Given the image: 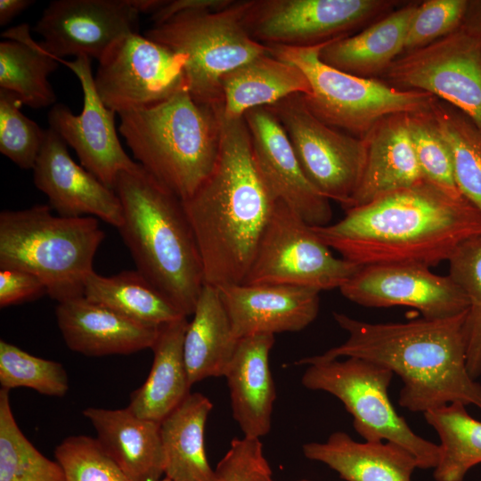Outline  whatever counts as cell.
<instances>
[{
  "label": "cell",
  "mask_w": 481,
  "mask_h": 481,
  "mask_svg": "<svg viewBox=\"0 0 481 481\" xmlns=\"http://www.w3.org/2000/svg\"><path fill=\"white\" fill-rule=\"evenodd\" d=\"M312 228L330 249L361 266L430 267L481 236V213L466 199H453L424 180L348 208L335 224Z\"/></svg>",
  "instance_id": "obj_1"
},
{
  "label": "cell",
  "mask_w": 481,
  "mask_h": 481,
  "mask_svg": "<svg viewBox=\"0 0 481 481\" xmlns=\"http://www.w3.org/2000/svg\"><path fill=\"white\" fill-rule=\"evenodd\" d=\"M220 148L197 190L182 200L199 248L205 284L243 282L276 200L255 163L244 117L230 118L216 105Z\"/></svg>",
  "instance_id": "obj_2"
},
{
  "label": "cell",
  "mask_w": 481,
  "mask_h": 481,
  "mask_svg": "<svg viewBox=\"0 0 481 481\" xmlns=\"http://www.w3.org/2000/svg\"><path fill=\"white\" fill-rule=\"evenodd\" d=\"M467 312L387 323L334 312V320L348 334L346 340L311 357H358L386 366L403 381L399 404L412 412L424 414L455 403L481 411V384L467 367Z\"/></svg>",
  "instance_id": "obj_3"
},
{
  "label": "cell",
  "mask_w": 481,
  "mask_h": 481,
  "mask_svg": "<svg viewBox=\"0 0 481 481\" xmlns=\"http://www.w3.org/2000/svg\"><path fill=\"white\" fill-rule=\"evenodd\" d=\"M113 190L122 207L118 230L136 270L183 315H192L205 281L182 200L142 167L120 172Z\"/></svg>",
  "instance_id": "obj_4"
},
{
  "label": "cell",
  "mask_w": 481,
  "mask_h": 481,
  "mask_svg": "<svg viewBox=\"0 0 481 481\" xmlns=\"http://www.w3.org/2000/svg\"><path fill=\"white\" fill-rule=\"evenodd\" d=\"M216 105L196 102L183 88L162 102L118 114V131L137 163L182 200L192 195L216 161Z\"/></svg>",
  "instance_id": "obj_5"
},
{
  "label": "cell",
  "mask_w": 481,
  "mask_h": 481,
  "mask_svg": "<svg viewBox=\"0 0 481 481\" xmlns=\"http://www.w3.org/2000/svg\"><path fill=\"white\" fill-rule=\"evenodd\" d=\"M105 238L93 216H54L49 205L0 213V268L39 278L58 303L83 297Z\"/></svg>",
  "instance_id": "obj_6"
},
{
  "label": "cell",
  "mask_w": 481,
  "mask_h": 481,
  "mask_svg": "<svg viewBox=\"0 0 481 481\" xmlns=\"http://www.w3.org/2000/svg\"><path fill=\"white\" fill-rule=\"evenodd\" d=\"M248 1L233 0L216 10H187L144 32L146 37L185 56L187 89L200 103H223L222 77L270 52L243 25Z\"/></svg>",
  "instance_id": "obj_7"
},
{
  "label": "cell",
  "mask_w": 481,
  "mask_h": 481,
  "mask_svg": "<svg viewBox=\"0 0 481 481\" xmlns=\"http://www.w3.org/2000/svg\"><path fill=\"white\" fill-rule=\"evenodd\" d=\"M324 44L269 49L272 55L305 74L311 88L309 94H303L305 102L327 125L363 139L387 116L431 110L436 97L429 93L397 89L379 78L354 76L325 64L319 57Z\"/></svg>",
  "instance_id": "obj_8"
},
{
  "label": "cell",
  "mask_w": 481,
  "mask_h": 481,
  "mask_svg": "<svg viewBox=\"0 0 481 481\" xmlns=\"http://www.w3.org/2000/svg\"><path fill=\"white\" fill-rule=\"evenodd\" d=\"M306 365L302 385L336 396L353 417L357 434L367 442H392L408 450L421 469H435L439 444L427 440L407 424L388 396L394 373L374 362L346 357L321 361L307 356L296 362Z\"/></svg>",
  "instance_id": "obj_9"
},
{
  "label": "cell",
  "mask_w": 481,
  "mask_h": 481,
  "mask_svg": "<svg viewBox=\"0 0 481 481\" xmlns=\"http://www.w3.org/2000/svg\"><path fill=\"white\" fill-rule=\"evenodd\" d=\"M360 267L335 257L310 224L277 200L243 283L322 291L339 289Z\"/></svg>",
  "instance_id": "obj_10"
},
{
  "label": "cell",
  "mask_w": 481,
  "mask_h": 481,
  "mask_svg": "<svg viewBox=\"0 0 481 481\" xmlns=\"http://www.w3.org/2000/svg\"><path fill=\"white\" fill-rule=\"evenodd\" d=\"M401 90L431 94L465 113L481 131V33L465 24L400 55L380 77Z\"/></svg>",
  "instance_id": "obj_11"
},
{
  "label": "cell",
  "mask_w": 481,
  "mask_h": 481,
  "mask_svg": "<svg viewBox=\"0 0 481 481\" xmlns=\"http://www.w3.org/2000/svg\"><path fill=\"white\" fill-rule=\"evenodd\" d=\"M393 0H249L242 22L270 46L307 47L351 35L399 4Z\"/></svg>",
  "instance_id": "obj_12"
},
{
  "label": "cell",
  "mask_w": 481,
  "mask_h": 481,
  "mask_svg": "<svg viewBox=\"0 0 481 481\" xmlns=\"http://www.w3.org/2000/svg\"><path fill=\"white\" fill-rule=\"evenodd\" d=\"M266 108L284 129L308 180L323 196L346 209L363 173L364 139L319 119L300 94Z\"/></svg>",
  "instance_id": "obj_13"
},
{
  "label": "cell",
  "mask_w": 481,
  "mask_h": 481,
  "mask_svg": "<svg viewBox=\"0 0 481 481\" xmlns=\"http://www.w3.org/2000/svg\"><path fill=\"white\" fill-rule=\"evenodd\" d=\"M186 58L132 33L99 61L95 89L106 107L119 114L162 102L187 88Z\"/></svg>",
  "instance_id": "obj_14"
},
{
  "label": "cell",
  "mask_w": 481,
  "mask_h": 481,
  "mask_svg": "<svg viewBox=\"0 0 481 481\" xmlns=\"http://www.w3.org/2000/svg\"><path fill=\"white\" fill-rule=\"evenodd\" d=\"M55 59L77 77L83 92V109L78 115L62 103L48 112L49 128L77 153L81 166L106 186L113 189L118 175L141 166L124 151L115 126L116 112L102 102L94 81L91 58L80 56L71 61Z\"/></svg>",
  "instance_id": "obj_15"
},
{
  "label": "cell",
  "mask_w": 481,
  "mask_h": 481,
  "mask_svg": "<svg viewBox=\"0 0 481 481\" xmlns=\"http://www.w3.org/2000/svg\"><path fill=\"white\" fill-rule=\"evenodd\" d=\"M140 12L129 0H54L35 26L53 56L101 61L126 36L137 33Z\"/></svg>",
  "instance_id": "obj_16"
},
{
  "label": "cell",
  "mask_w": 481,
  "mask_h": 481,
  "mask_svg": "<svg viewBox=\"0 0 481 481\" xmlns=\"http://www.w3.org/2000/svg\"><path fill=\"white\" fill-rule=\"evenodd\" d=\"M339 290L363 306H409L429 319L451 317L469 308L465 292L449 274H436L420 265H363Z\"/></svg>",
  "instance_id": "obj_17"
},
{
  "label": "cell",
  "mask_w": 481,
  "mask_h": 481,
  "mask_svg": "<svg viewBox=\"0 0 481 481\" xmlns=\"http://www.w3.org/2000/svg\"><path fill=\"white\" fill-rule=\"evenodd\" d=\"M257 167L274 199L295 211L308 224H329L330 200L308 180L276 117L266 108L244 114Z\"/></svg>",
  "instance_id": "obj_18"
},
{
  "label": "cell",
  "mask_w": 481,
  "mask_h": 481,
  "mask_svg": "<svg viewBox=\"0 0 481 481\" xmlns=\"http://www.w3.org/2000/svg\"><path fill=\"white\" fill-rule=\"evenodd\" d=\"M66 143L51 128L33 167L36 187L49 206L65 217L93 216L117 228L122 223V207L115 191L77 164Z\"/></svg>",
  "instance_id": "obj_19"
},
{
  "label": "cell",
  "mask_w": 481,
  "mask_h": 481,
  "mask_svg": "<svg viewBox=\"0 0 481 481\" xmlns=\"http://www.w3.org/2000/svg\"><path fill=\"white\" fill-rule=\"evenodd\" d=\"M216 288L238 339L299 331L320 309L321 291L311 288L243 282Z\"/></svg>",
  "instance_id": "obj_20"
},
{
  "label": "cell",
  "mask_w": 481,
  "mask_h": 481,
  "mask_svg": "<svg viewBox=\"0 0 481 481\" xmlns=\"http://www.w3.org/2000/svg\"><path fill=\"white\" fill-rule=\"evenodd\" d=\"M55 315L67 346L86 356L129 355L151 348L159 329L84 296L58 303Z\"/></svg>",
  "instance_id": "obj_21"
},
{
  "label": "cell",
  "mask_w": 481,
  "mask_h": 481,
  "mask_svg": "<svg viewBox=\"0 0 481 481\" xmlns=\"http://www.w3.org/2000/svg\"><path fill=\"white\" fill-rule=\"evenodd\" d=\"M363 139L365 162L346 209L424 181L409 131L408 114L383 118Z\"/></svg>",
  "instance_id": "obj_22"
},
{
  "label": "cell",
  "mask_w": 481,
  "mask_h": 481,
  "mask_svg": "<svg viewBox=\"0 0 481 481\" xmlns=\"http://www.w3.org/2000/svg\"><path fill=\"white\" fill-rule=\"evenodd\" d=\"M274 336L253 335L239 339L224 378L232 417L243 436L260 439L271 429L276 389L269 356Z\"/></svg>",
  "instance_id": "obj_23"
},
{
  "label": "cell",
  "mask_w": 481,
  "mask_h": 481,
  "mask_svg": "<svg viewBox=\"0 0 481 481\" xmlns=\"http://www.w3.org/2000/svg\"><path fill=\"white\" fill-rule=\"evenodd\" d=\"M83 415L102 447L131 481H156L164 475L159 422L140 418L127 407H88Z\"/></svg>",
  "instance_id": "obj_24"
},
{
  "label": "cell",
  "mask_w": 481,
  "mask_h": 481,
  "mask_svg": "<svg viewBox=\"0 0 481 481\" xmlns=\"http://www.w3.org/2000/svg\"><path fill=\"white\" fill-rule=\"evenodd\" d=\"M419 4H405L360 33L324 44L319 53L321 61L354 76L380 77L403 53L407 30Z\"/></svg>",
  "instance_id": "obj_25"
},
{
  "label": "cell",
  "mask_w": 481,
  "mask_h": 481,
  "mask_svg": "<svg viewBox=\"0 0 481 481\" xmlns=\"http://www.w3.org/2000/svg\"><path fill=\"white\" fill-rule=\"evenodd\" d=\"M306 458L325 464L346 481H412L415 457L392 442H357L337 431L302 446Z\"/></svg>",
  "instance_id": "obj_26"
},
{
  "label": "cell",
  "mask_w": 481,
  "mask_h": 481,
  "mask_svg": "<svg viewBox=\"0 0 481 481\" xmlns=\"http://www.w3.org/2000/svg\"><path fill=\"white\" fill-rule=\"evenodd\" d=\"M187 316L159 326L151 349L153 361L144 383L131 394L127 408L136 416L161 422L192 392L183 357Z\"/></svg>",
  "instance_id": "obj_27"
},
{
  "label": "cell",
  "mask_w": 481,
  "mask_h": 481,
  "mask_svg": "<svg viewBox=\"0 0 481 481\" xmlns=\"http://www.w3.org/2000/svg\"><path fill=\"white\" fill-rule=\"evenodd\" d=\"M223 110L230 118L243 117L293 94H309V82L299 68L269 53L224 74L220 81Z\"/></svg>",
  "instance_id": "obj_28"
},
{
  "label": "cell",
  "mask_w": 481,
  "mask_h": 481,
  "mask_svg": "<svg viewBox=\"0 0 481 481\" xmlns=\"http://www.w3.org/2000/svg\"><path fill=\"white\" fill-rule=\"evenodd\" d=\"M213 409L203 394L191 393L160 423L164 476L172 481H216L208 461L205 428Z\"/></svg>",
  "instance_id": "obj_29"
},
{
  "label": "cell",
  "mask_w": 481,
  "mask_h": 481,
  "mask_svg": "<svg viewBox=\"0 0 481 481\" xmlns=\"http://www.w3.org/2000/svg\"><path fill=\"white\" fill-rule=\"evenodd\" d=\"M183 339V357L191 385L224 377L239 339L216 287L205 284Z\"/></svg>",
  "instance_id": "obj_30"
},
{
  "label": "cell",
  "mask_w": 481,
  "mask_h": 481,
  "mask_svg": "<svg viewBox=\"0 0 481 481\" xmlns=\"http://www.w3.org/2000/svg\"><path fill=\"white\" fill-rule=\"evenodd\" d=\"M0 43V89L16 94L34 109L54 105L56 95L49 76L59 61L35 42L28 24L4 31Z\"/></svg>",
  "instance_id": "obj_31"
},
{
  "label": "cell",
  "mask_w": 481,
  "mask_h": 481,
  "mask_svg": "<svg viewBox=\"0 0 481 481\" xmlns=\"http://www.w3.org/2000/svg\"><path fill=\"white\" fill-rule=\"evenodd\" d=\"M84 297L151 326L185 316L137 270L122 271L110 276L94 271L86 280Z\"/></svg>",
  "instance_id": "obj_32"
},
{
  "label": "cell",
  "mask_w": 481,
  "mask_h": 481,
  "mask_svg": "<svg viewBox=\"0 0 481 481\" xmlns=\"http://www.w3.org/2000/svg\"><path fill=\"white\" fill-rule=\"evenodd\" d=\"M424 418L440 440L439 460L434 469L436 481H463L481 463V421L455 403L425 412Z\"/></svg>",
  "instance_id": "obj_33"
},
{
  "label": "cell",
  "mask_w": 481,
  "mask_h": 481,
  "mask_svg": "<svg viewBox=\"0 0 481 481\" xmlns=\"http://www.w3.org/2000/svg\"><path fill=\"white\" fill-rule=\"evenodd\" d=\"M431 111L451 149L457 186L481 213V131L465 113L437 98Z\"/></svg>",
  "instance_id": "obj_34"
},
{
  "label": "cell",
  "mask_w": 481,
  "mask_h": 481,
  "mask_svg": "<svg viewBox=\"0 0 481 481\" xmlns=\"http://www.w3.org/2000/svg\"><path fill=\"white\" fill-rule=\"evenodd\" d=\"M0 481H64L57 461L43 455L24 436L12 413L9 390H0Z\"/></svg>",
  "instance_id": "obj_35"
},
{
  "label": "cell",
  "mask_w": 481,
  "mask_h": 481,
  "mask_svg": "<svg viewBox=\"0 0 481 481\" xmlns=\"http://www.w3.org/2000/svg\"><path fill=\"white\" fill-rule=\"evenodd\" d=\"M448 262L449 275L469 300L465 322L467 367L476 379L481 375V236L461 244Z\"/></svg>",
  "instance_id": "obj_36"
},
{
  "label": "cell",
  "mask_w": 481,
  "mask_h": 481,
  "mask_svg": "<svg viewBox=\"0 0 481 481\" xmlns=\"http://www.w3.org/2000/svg\"><path fill=\"white\" fill-rule=\"evenodd\" d=\"M408 126L424 180L453 199H465L455 181L451 149L431 110L408 114Z\"/></svg>",
  "instance_id": "obj_37"
},
{
  "label": "cell",
  "mask_w": 481,
  "mask_h": 481,
  "mask_svg": "<svg viewBox=\"0 0 481 481\" xmlns=\"http://www.w3.org/2000/svg\"><path fill=\"white\" fill-rule=\"evenodd\" d=\"M0 384L2 388L29 387L37 392L62 397L69 391L63 365L27 353L4 340L0 341Z\"/></svg>",
  "instance_id": "obj_38"
},
{
  "label": "cell",
  "mask_w": 481,
  "mask_h": 481,
  "mask_svg": "<svg viewBox=\"0 0 481 481\" xmlns=\"http://www.w3.org/2000/svg\"><path fill=\"white\" fill-rule=\"evenodd\" d=\"M20 98L0 89V152L21 169H33L46 130L25 116Z\"/></svg>",
  "instance_id": "obj_39"
},
{
  "label": "cell",
  "mask_w": 481,
  "mask_h": 481,
  "mask_svg": "<svg viewBox=\"0 0 481 481\" xmlns=\"http://www.w3.org/2000/svg\"><path fill=\"white\" fill-rule=\"evenodd\" d=\"M64 481H131L96 438L70 436L54 451Z\"/></svg>",
  "instance_id": "obj_40"
},
{
  "label": "cell",
  "mask_w": 481,
  "mask_h": 481,
  "mask_svg": "<svg viewBox=\"0 0 481 481\" xmlns=\"http://www.w3.org/2000/svg\"><path fill=\"white\" fill-rule=\"evenodd\" d=\"M468 2L469 0L420 2L410 22L402 54L421 49L459 29L463 23Z\"/></svg>",
  "instance_id": "obj_41"
},
{
  "label": "cell",
  "mask_w": 481,
  "mask_h": 481,
  "mask_svg": "<svg viewBox=\"0 0 481 481\" xmlns=\"http://www.w3.org/2000/svg\"><path fill=\"white\" fill-rule=\"evenodd\" d=\"M216 481H273L260 439L233 438L218 461Z\"/></svg>",
  "instance_id": "obj_42"
},
{
  "label": "cell",
  "mask_w": 481,
  "mask_h": 481,
  "mask_svg": "<svg viewBox=\"0 0 481 481\" xmlns=\"http://www.w3.org/2000/svg\"><path fill=\"white\" fill-rule=\"evenodd\" d=\"M46 294L43 281L36 275L19 269L0 268V306L29 301Z\"/></svg>",
  "instance_id": "obj_43"
},
{
  "label": "cell",
  "mask_w": 481,
  "mask_h": 481,
  "mask_svg": "<svg viewBox=\"0 0 481 481\" xmlns=\"http://www.w3.org/2000/svg\"><path fill=\"white\" fill-rule=\"evenodd\" d=\"M233 0H165L162 6L151 14L154 24H160L173 16L192 9L216 10L231 4Z\"/></svg>",
  "instance_id": "obj_44"
},
{
  "label": "cell",
  "mask_w": 481,
  "mask_h": 481,
  "mask_svg": "<svg viewBox=\"0 0 481 481\" xmlns=\"http://www.w3.org/2000/svg\"><path fill=\"white\" fill-rule=\"evenodd\" d=\"M33 4L32 0H0V25H6Z\"/></svg>",
  "instance_id": "obj_45"
},
{
  "label": "cell",
  "mask_w": 481,
  "mask_h": 481,
  "mask_svg": "<svg viewBox=\"0 0 481 481\" xmlns=\"http://www.w3.org/2000/svg\"><path fill=\"white\" fill-rule=\"evenodd\" d=\"M463 23L481 33V0H469Z\"/></svg>",
  "instance_id": "obj_46"
},
{
  "label": "cell",
  "mask_w": 481,
  "mask_h": 481,
  "mask_svg": "<svg viewBox=\"0 0 481 481\" xmlns=\"http://www.w3.org/2000/svg\"><path fill=\"white\" fill-rule=\"evenodd\" d=\"M129 2L140 13L152 14L162 6L165 0H129Z\"/></svg>",
  "instance_id": "obj_47"
},
{
  "label": "cell",
  "mask_w": 481,
  "mask_h": 481,
  "mask_svg": "<svg viewBox=\"0 0 481 481\" xmlns=\"http://www.w3.org/2000/svg\"><path fill=\"white\" fill-rule=\"evenodd\" d=\"M156 481H172V480L165 477L164 478H160V479L156 480Z\"/></svg>",
  "instance_id": "obj_48"
},
{
  "label": "cell",
  "mask_w": 481,
  "mask_h": 481,
  "mask_svg": "<svg viewBox=\"0 0 481 481\" xmlns=\"http://www.w3.org/2000/svg\"><path fill=\"white\" fill-rule=\"evenodd\" d=\"M298 481H313V480L302 479V480H298Z\"/></svg>",
  "instance_id": "obj_49"
}]
</instances>
